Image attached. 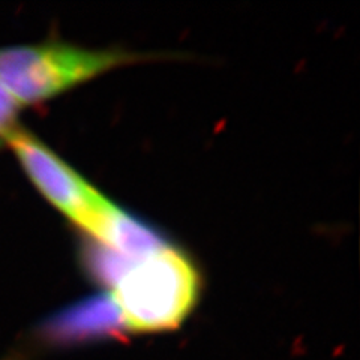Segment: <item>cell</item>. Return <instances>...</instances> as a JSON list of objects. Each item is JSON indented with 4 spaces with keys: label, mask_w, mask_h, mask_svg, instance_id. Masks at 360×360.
<instances>
[{
    "label": "cell",
    "mask_w": 360,
    "mask_h": 360,
    "mask_svg": "<svg viewBox=\"0 0 360 360\" xmlns=\"http://www.w3.org/2000/svg\"><path fill=\"white\" fill-rule=\"evenodd\" d=\"M201 279L189 258L165 245L135 260L110 296L128 333L179 329L200 299Z\"/></svg>",
    "instance_id": "cell-1"
},
{
    "label": "cell",
    "mask_w": 360,
    "mask_h": 360,
    "mask_svg": "<svg viewBox=\"0 0 360 360\" xmlns=\"http://www.w3.org/2000/svg\"><path fill=\"white\" fill-rule=\"evenodd\" d=\"M143 59L123 50H87L63 42L0 47V83L22 107L44 103L90 78Z\"/></svg>",
    "instance_id": "cell-2"
},
{
    "label": "cell",
    "mask_w": 360,
    "mask_h": 360,
    "mask_svg": "<svg viewBox=\"0 0 360 360\" xmlns=\"http://www.w3.org/2000/svg\"><path fill=\"white\" fill-rule=\"evenodd\" d=\"M39 194L63 217L105 245L122 209L78 174L37 135L17 125L4 139Z\"/></svg>",
    "instance_id": "cell-3"
},
{
    "label": "cell",
    "mask_w": 360,
    "mask_h": 360,
    "mask_svg": "<svg viewBox=\"0 0 360 360\" xmlns=\"http://www.w3.org/2000/svg\"><path fill=\"white\" fill-rule=\"evenodd\" d=\"M38 333L44 342L59 347L98 338L120 336L125 333V329L108 292L53 314L39 326Z\"/></svg>",
    "instance_id": "cell-4"
},
{
    "label": "cell",
    "mask_w": 360,
    "mask_h": 360,
    "mask_svg": "<svg viewBox=\"0 0 360 360\" xmlns=\"http://www.w3.org/2000/svg\"><path fill=\"white\" fill-rule=\"evenodd\" d=\"M132 263L134 260H131V258L112 251L111 248L98 242L84 250V264L89 274L92 275L98 284L108 287L110 290L116 285L117 281Z\"/></svg>",
    "instance_id": "cell-5"
},
{
    "label": "cell",
    "mask_w": 360,
    "mask_h": 360,
    "mask_svg": "<svg viewBox=\"0 0 360 360\" xmlns=\"http://www.w3.org/2000/svg\"><path fill=\"white\" fill-rule=\"evenodd\" d=\"M20 110L21 105L0 83V143H4L5 135L18 125L17 116Z\"/></svg>",
    "instance_id": "cell-6"
},
{
    "label": "cell",
    "mask_w": 360,
    "mask_h": 360,
    "mask_svg": "<svg viewBox=\"0 0 360 360\" xmlns=\"http://www.w3.org/2000/svg\"><path fill=\"white\" fill-rule=\"evenodd\" d=\"M5 360H15V359H5Z\"/></svg>",
    "instance_id": "cell-7"
}]
</instances>
